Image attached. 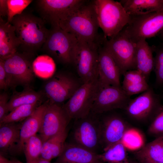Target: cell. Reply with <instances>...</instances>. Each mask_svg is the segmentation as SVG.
<instances>
[{
  "label": "cell",
  "instance_id": "1",
  "mask_svg": "<svg viewBox=\"0 0 163 163\" xmlns=\"http://www.w3.org/2000/svg\"><path fill=\"white\" fill-rule=\"evenodd\" d=\"M60 27L74 35L78 40L88 43L102 41L104 36L98 33L99 27L93 0L86 1L61 22Z\"/></svg>",
  "mask_w": 163,
  "mask_h": 163
},
{
  "label": "cell",
  "instance_id": "2",
  "mask_svg": "<svg viewBox=\"0 0 163 163\" xmlns=\"http://www.w3.org/2000/svg\"><path fill=\"white\" fill-rule=\"evenodd\" d=\"M11 23L14 27L22 52L35 54L42 47L50 31L41 18L26 12L15 16Z\"/></svg>",
  "mask_w": 163,
  "mask_h": 163
},
{
  "label": "cell",
  "instance_id": "3",
  "mask_svg": "<svg viewBox=\"0 0 163 163\" xmlns=\"http://www.w3.org/2000/svg\"><path fill=\"white\" fill-rule=\"evenodd\" d=\"M93 2L98 25L105 37L115 36L129 22L130 16L120 1L94 0Z\"/></svg>",
  "mask_w": 163,
  "mask_h": 163
},
{
  "label": "cell",
  "instance_id": "4",
  "mask_svg": "<svg viewBox=\"0 0 163 163\" xmlns=\"http://www.w3.org/2000/svg\"><path fill=\"white\" fill-rule=\"evenodd\" d=\"M79 43L72 34L61 28H52L42 49L57 62L74 65Z\"/></svg>",
  "mask_w": 163,
  "mask_h": 163
},
{
  "label": "cell",
  "instance_id": "5",
  "mask_svg": "<svg viewBox=\"0 0 163 163\" xmlns=\"http://www.w3.org/2000/svg\"><path fill=\"white\" fill-rule=\"evenodd\" d=\"M34 54L17 51L5 59H0L6 73L8 87H29L35 75L33 68Z\"/></svg>",
  "mask_w": 163,
  "mask_h": 163
},
{
  "label": "cell",
  "instance_id": "6",
  "mask_svg": "<svg viewBox=\"0 0 163 163\" xmlns=\"http://www.w3.org/2000/svg\"><path fill=\"white\" fill-rule=\"evenodd\" d=\"M83 84L79 78L71 72L59 71L45 82L43 93L50 103L60 105L69 100Z\"/></svg>",
  "mask_w": 163,
  "mask_h": 163
},
{
  "label": "cell",
  "instance_id": "7",
  "mask_svg": "<svg viewBox=\"0 0 163 163\" xmlns=\"http://www.w3.org/2000/svg\"><path fill=\"white\" fill-rule=\"evenodd\" d=\"M104 44L118 66L121 74L129 70L136 69V43L124 28L110 40L106 38Z\"/></svg>",
  "mask_w": 163,
  "mask_h": 163
},
{
  "label": "cell",
  "instance_id": "8",
  "mask_svg": "<svg viewBox=\"0 0 163 163\" xmlns=\"http://www.w3.org/2000/svg\"><path fill=\"white\" fill-rule=\"evenodd\" d=\"M100 87L98 78L83 83L62 105L70 120L81 119L90 113Z\"/></svg>",
  "mask_w": 163,
  "mask_h": 163
},
{
  "label": "cell",
  "instance_id": "9",
  "mask_svg": "<svg viewBox=\"0 0 163 163\" xmlns=\"http://www.w3.org/2000/svg\"><path fill=\"white\" fill-rule=\"evenodd\" d=\"M91 112L86 117L75 120L72 143L98 154L101 144L100 119Z\"/></svg>",
  "mask_w": 163,
  "mask_h": 163
},
{
  "label": "cell",
  "instance_id": "10",
  "mask_svg": "<svg viewBox=\"0 0 163 163\" xmlns=\"http://www.w3.org/2000/svg\"><path fill=\"white\" fill-rule=\"evenodd\" d=\"M130 16L129 22L124 28L136 43L155 37L163 32V10Z\"/></svg>",
  "mask_w": 163,
  "mask_h": 163
},
{
  "label": "cell",
  "instance_id": "11",
  "mask_svg": "<svg viewBox=\"0 0 163 163\" xmlns=\"http://www.w3.org/2000/svg\"><path fill=\"white\" fill-rule=\"evenodd\" d=\"M78 41V48L74 66L79 78L84 83L98 77V49L103 42L90 43Z\"/></svg>",
  "mask_w": 163,
  "mask_h": 163
},
{
  "label": "cell",
  "instance_id": "12",
  "mask_svg": "<svg viewBox=\"0 0 163 163\" xmlns=\"http://www.w3.org/2000/svg\"><path fill=\"white\" fill-rule=\"evenodd\" d=\"M86 0H40L37 1L38 11L45 23L52 28H60L61 22Z\"/></svg>",
  "mask_w": 163,
  "mask_h": 163
},
{
  "label": "cell",
  "instance_id": "13",
  "mask_svg": "<svg viewBox=\"0 0 163 163\" xmlns=\"http://www.w3.org/2000/svg\"><path fill=\"white\" fill-rule=\"evenodd\" d=\"M162 105L160 96L149 87L139 96L131 99L124 109L131 119L143 122L151 121Z\"/></svg>",
  "mask_w": 163,
  "mask_h": 163
},
{
  "label": "cell",
  "instance_id": "14",
  "mask_svg": "<svg viewBox=\"0 0 163 163\" xmlns=\"http://www.w3.org/2000/svg\"><path fill=\"white\" fill-rule=\"evenodd\" d=\"M100 84L91 112L100 114L116 109H124L131 99L122 87Z\"/></svg>",
  "mask_w": 163,
  "mask_h": 163
},
{
  "label": "cell",
  "instance_id": "15",
  "mask_svg": "<svg viewBox=\"0 0 163 163\" xmlns=\"http://www.w3.org/2000/svg\"><path fill=\"white\" fill-rule=\"evenodd\" d=\"M70 120L62 106L48 101L38 132L43 142L66 129Z\"/></svg>",
  "mask_w": 163,
  "mask_h": 163
},
{
  "label": "cell",
  "instance_id": "16",
  "mask_svg": "<svg viewBox=\"0 0 163 163\" xmlns=\"http://www.w3.org/2000/svg\"><path fill=\"white\" fill-rule=\"evenodd\" d=\"M100 119L101 144L103 151L121 140L131 128L120 115L112 114Z\"/></svg>",
  "mask_w": 163,
  "mask_h": 163
},
{
  "label": "cell",
  "instance_id": "17",
  "mask_svg": "<svg viewBox=\"0 0 163 163\" xmlns=\"http://www.w3.org/2000/svg\"><path fill=\"white\" fill-rule=\"evenodd\" d=\"M104 43L100 46L98 49L99 82L102 85L121 87L120 81V75L121 74L120 70Z\"/></svg>",
  "mask_w": 163,
  "mask_h": 163
},
{
  "label": "cell",
  "instance_id": "18",
  "mask_svg": "<svg viewBox=\"0 0 163 163\" xmlns=\"http://www.w3.org/2000/svg\"><path fill=\"white\" fill-rule=\"evenodd\" d=\"M98 154L72 142H65L63 151L53 163H104Z\"/></svg>",
  "mask_w": 163,
  "mask_h": 163
},
{
  "label": "cell",
  "instance_id": "19",
  "mask_svg": "<svg viewBox=\"0 0 163 163\" xmlns=\"http://www.w3.org/2000/svg\"><path fill=\"white\" fill-rule=\"evenodd\" d=\"M48 102V101L39 106L30 116L21 123L20 140L17 147L16 154L23 152L24 145L26 141L38 133Z\"/></svg>",
  "mask_w": 163,
  "mask_h": 163
},
{
  "label": "cell",
  "instance_id": "20",
  "mask_svg": "<svg viewBox=\"0 0 163 163\" xmlns=\"http://www.w3.org/2000/svg\"><path fill=\"white\" fill-rule=\"evenodd\" d=\"M21 45L14 27L0 18V59H4L18 51Z\"/></svg>",
  "mask_w": 163,
  "mask_h": 163
},
{
  "label": "cell",
  "instance_id": "21",
  "mask_svg": "<svg viewBox=\"0 0 163 163\" xmlns=\"http://www.w3.org/2000/svg\"><path fill=\"white\" fill-rule=\"evenodd\" d=\"M21 125L18 123L0 124V154L16 155Z\"/></svg>",
  "mask_w": 163,
  "mask_h": 163
},
{
  "label": "cell",
  "instance_id": "22",
  "mask_svg": "<svg viewBox=\"0 0 163 163\" xmlns=\"http://www.w3.org/2000/svg\"><path fill=\"white\" fill-rule=\"evenodd\" d=\"M153 50V48L149 46L145 40H142L136 42V69L141 72L147 80L154 69Z\"/></svg>",
  "mask_w": 163,
  "mask_h": 163
},
{
  "label": "cell",
  "instance_id": "23",
  "mask_svg": "<svg viewBox=\"0 0 163 163\" xmlns=\"http://www.w3.org/2000/svg\"><path fill=\"white\" fill-rule=\"evenodd\" d=\"M130 16L143 15L163 10V0H121Z\"/></svg>",
  "mask_w": 163,
  "mask_h": 163
},
{
  "label": "cell",
  "instance_id": "24",
  "mask_svg": "<svg viewBox=\"0 0 163 163\" xmlns=\"http://www.w3.org/2000/svg\"><path fill=\"white\" fill-rule=\"evenodd\" d=\"M68 135L67 128L43 143L40 158L49 161L61 154Z\"/></svg>",
  "mask_w": 163,
  "mask_h": 163
},
{
  "label": "cell",
  "instance_id": "25",
  "mask_svg": "<svg viewBox=\"0 0 163 163\" xmlns=\"http://www.w3.org/2000/svg\"><path fill=\"white\" fill-rule=\"evenodd\" d=\"M137 159L163 162V134L143 146L135 154Z\"/></svg>",
  "mask_w": 163,
  "mask_h": 163
},
{
  "label": "cell",
  "instance_id": "26",
  "mask_svg": "<svg viewBox=\"0 0 163 163\" xmlns=\"http://www.w3.org/2000/svg\"><path fill=\"white\" fill-rule=\"evenodd\" d=\"M43 93L36 91L30 87L25 88L21 91H14L8 101V112L21 105L40 102L43 97Z\"/></svg>",
  "mask_w": 163,
  "mask_h": 163
},
{
  "label": "cell",
  "instance_id": "27",
  "mask_svg": "<svg viewBox=\"0 0 163 163\" xmlns=\"http://www.w3.org/2000/svg\"><path fill=\"white\" fill-rule=\"evenodd\" d=\"M127 149L121 140L99 154L98 157L104 163H130Z\"/></svg>",
  "mask_w": 163,
  "mask_h": 163
},
{
  "label": "cell",
  "instance_id": "28",
  "mask_svg": "<svg viewBox=\"0 0 163 163\" xmlns=\"http://www.w3.org/2000/svg\"><path fill=\"white\" fill-rule=\"evenodd\" d=\"M35 74L43 78H50L55 73L54 60L48 55L40 56L35 58L33 63Z\"/></svg>",
  "mask_w": 163,
  "mask_h": 163
},
{
  "label": "cell",
  "instance_id": "29",
  "mask_svg": "<svg viewBox=\"0 0 163 163\" xmlns=\"http://www.w3.org/2000/svg\"><path fill=\"white\" fill-rule=\"evenodd\" d=\"M40 102L19 106L9 112L1 120L0 124L18 123L30 116L39 106Z\"/></svg>",
  "mask_w": 163,
  "mask_h": 163
},
{
  "label": "cell",
  "instance_id": "30",
  "mask_svg": "<svg viewBox=\"0 0 163 163\" xmlns=\"http://www.w3.org/2000/svg\"><path fill=\"white\" fill-rule=\"evenodd\" d=\"M43 142L38 134H36L28 139L23 147V152L26 162H29L40 158Z\"/></svg>",
  "mask_w": 163,
  "mask_h": 163
},
{
  "label": "cell",
  "instance_id": "31",
  "mask_svg": "<svg viewBox=\"0 0 163 163\" xmlns=\"http://www.w3.org/2000/svg\"><path fill=\"white\" fill-rule=\"evenodd\" d=\"M32 2L31 0H7L8 10L7 21L11 23L14 18L21 14Z\"/></svg>",
  "mask_w": 163,
  "mask_h": 163
},
{
  "label": "cell",
  "instance_id": "32",
  "mask_svg": "<svg viewBox=\"0 0 163 163\" xmlns=\"http://www.w3.org/2000/svg\"><path fill=\"white\" fill-rule=\"evenodd\" d=\"M122 140L127 148L140 149L143 146L140 135L136 130L131 128L124 134Z\"/></svg>",
  "mask_w": 163,
  "mask_h": 163
},
{
  "label": "cell",
  "instance_id": "33",
  "mask_svg": "<svg viewBox=\"0 0 163 163\" xmlns=\"http://www.w3.org/2000/svg\"><path fill=\"white\" fill-rule=\"evenodd\" d=\"M148 133L155 137L163 134V105L151 121Z\"/></svg>",
  "mask_w": 163,
  "mask_h": 163
},
{
  "label": "cell",
  "instance_id": "34",
  "mask_svg": "<svg viewBox=\"0 0 163 163\" xmlns=\"http://www.w3.org/2000/svg\"><path fill=\"white\" fill-rule=\"evenodd\" d=\"M155 52L153 69L155 75L156 84L161 85H163V45Z\"/></svg>",
  "mask_w": 163,
  "mask_h": 163
},
{
  "label": "cell",
  "instance_id": "35",
  "mask_svg": "<svg viewBox=\"0 0 163 163\" xmlns=\"http://www.w3.org/2000/svg\"><path fill=\"white\" fill-rule=\"evenodd\" d=\"M121 87L125 93L130 97L133 95L143 93L150 87L146 82L136 84H122Z\"/></svg>",
  "mask_w": 163,
  "mask_h": 163
},
{
  "label": "cell",
  "instance_id": "36",
  "mask_svg": "<svg viewBox=\"0 0 163 163\" xmlns=\"http://www.w3.org/2000/svg\"><path fill=\"white\" fill-rule=\"evenodd\" d=\"M123 75V84H135L147 82L145 76L136 69L127 71Z\"/></svg>",
  "mask_w": 163,
  "mask_h": 163
},
{
  "label": "cell",
  "instance_id": "37",
  "mask_svg": "<svg viewBox=\"0 0 163 163\" xmlns=\"http://www.w3.org/2000/svg\"><path fill=\"white\" fill-rule=\"evenodd\" d=\"M8 96L7 93L4 92L0 94V121L8 113Z\"/></svg>",
  "mask_w": 163,
  "mask_h": 163
},
{
  "label": "cell",
  "instance_id": "38",
  "mask_svg": "<svg viewBox=\"0 0 163 163\" xmlns=\"http://www.w3.org/2000/svg\"><path fill=\"white\" fill-rule=\"evenodd\" d=\"M8 87L6 73L2 61L0 59V88L5 90Z\"/></svg>",
  "mask_w": 163,
  "mask_h": 163
},
{
  "label": "cell",
  "instance_id": "39",
  "mask_svg": "<svg viewBox=\"0 0 163 163\" xmlns=\"http://www.w3.org/2000/svg\"><path fill=\"white\" fill-rule=\"evenodd\" d=\"M8 10L7 0H0V17L7 16Z\"/></svg>",
  "mask_w": 163,
  "mask_h": 163
},
{
  "label": "cell",
  "instance_id": "40",
  "mask_svg": "<svg viewBox=\"0 0 163 163\" xmlns=\"http://www.w3.org/2000/svg\"><path fill=\"white\" fill-rule=\"evenodd\" d=\"M11 159L13 161L14 163H24L18 160L17 159L14 158H11ZM26 163H52L49 161L40 158H39L36 160L31 161L29 162H26Z\"/></svg>",
  "mask_w": 163,
  "mask_h": 163
},
{
  "label": "cell",
  "instance_id": "41",
  "mask_svg": "<svg viewBox=\"0 0 163 163\" xmlns=\"http://www.w3.org/2000/svg\"><path fill=\"white\" fill-rule=\"evenodd\" d=\"M138 163H163V162L155 161L146 159H137Z\"/></svg>",
  "mask_w": 163,
  "mask_h": 163
},
{
  "label": "cell",
  "instance_id": "42",
  "mask_svg": "<svg viewBox=\"0 0 163 163\" xmlns=\"http://www.w3.org/2000/svg\"><path fill=\"white\" fill-rule=\"evenodd\" d=\"M162 39H163V32L162 33Z\"/></svg>",
  "mask_w": 163,
  "mask_h": 163
},
{
  "label": "cell",
  "instance_id": "43",
  "mask_svg": "<svg viewBox=\"0 0 163 163\" xmlns=\"http://www.w3.org/2000/svg\"></svg>",
  "mask_w": 163,
  "mask_h": 163
},
{
  "label": "cell",
  "instance_id": "44",
  "mask_svg": "<svg viewBox=\"0 0 163 163\" xmlns=\"http://www.w3.org/2000/svg\"></svg>",
  "mask_w": 163,
  "mask_h": 163
}]
</instances>
